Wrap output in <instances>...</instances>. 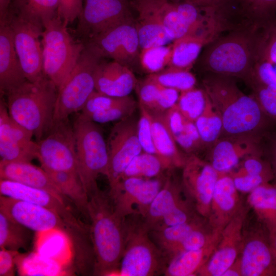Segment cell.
I'll use <instances>...</instances> for the list:
<instances>
[{
  "mask_svg": "<svg viewBox=\"0 0 276 276\" xmlns=\"http://www.w3.org/2000/svg\"><path fill=\"white\" fill-rule=\"evenodd\" d=\"M36 143V158L43 170L78 174L74 131L68 119L54 124Z\"/></svg>",
  "mask_w": 276,
  "mask_h": 276,
  "instance_id": "cell-11",
  "label": "cell"
},
{
  "mask_svg": "<svg viewBox=\"0 0 276 276\" xmlns=\"http://www.w3.org/2000/svg\"><path fill=\"white\" fill-rule=\"evenodd\" d=\"M101 59L85 47L76 64L58 88L53 125L81 111L95 90V71Z\"/></svg>",
  "mask_w": 276,
  "mask_h": 276,
  "instance_id": "cell-8",
  "label": "cell"
},
{
  "mask_svg": "<svg viewBox=\"0 0 276 276\" xmlns=\"http://www.w3.org/2000/svg\"><path fill=\"white\" fill-rule=\"evenodd\" d=\"M252 96L258 101L264 113L276 123V85L252 84Z\"/></svg>",
  "mask_w": 276,
  "mask_h": 276,
  "instance_id": "cell-44",
  "label": "cell"
},
{
  "mask_svg": "<svg viewBox=\"0 0 276 276\" xmlns=\"http://www.w3.org/2000/svg\"><path fill=\"white\" fill-rule=\"evenodd\" d=\"M138 105L140 114L137 124V134L143 151L158 155L153 141L149 112L143 106Z\"/></svg>",
  "mask_w": 276,
  "mask_h": 276,
  "instance_id": "cell-46",
  "label": "cell"
},
{
  "mask_svg": "<svg viewBox=\"0 0 276 276\" xmlns=\"http://www.w3.org/2000/svg\"><path fill=\"white\" fill-rule=\"evenodd\" d=\"M242 205L230 174H219L206 219L209 226L212 231H222Z\"/></svg>",
  "mask_w": 276,
  "mask_h": 276,
  "instance_id": "cell-21",
  "label": "cell"
},
{
  "mask_svg": "<svg viewBox=\"0 0 276 276\" xmlns=\"http://www.w3.org/2000/svg\"><path fill=\"white\" fill-rule=\"evenodd\" d=\"M84 0H58V14L66 25L78 19L83 5Z\"/></svg>",
  "mask_w": 276,
  "mask_h": 276,
  "instance_id": "cell-50",
  "label": "cell"
},
{
  "mask_svg": "<svg viewBox=\"0 0 276 276\" xmlns=\"http://www.w3.org/2000/svg\"><path fill=\"white\" fill-rule=\"evenodd\" d=\"M172 43L142 49L139 63L143 70L149 74L167 68L170 61Z\"/></svg>",
  "mask_w": 276,
  "mask_h": 276,
  "instance_id": "cell-41",
  "label": "cell"
},
{
  "mask_svg": "<svg viewBox=\"0 0 276 276\" xmlns=\"http://www.w3.org/2000/svg\"><path fill=\"white\" fill-rule=\"evenodd\" d=\"M163 86L146 78L137 83L136 88L139 98V105L149 110H152L159 97Z\"/></svg>",
  "mask_w": 276,
  "mask_h": 276,
  "instance_id": "cell-48",
  "label": "cell"
},
{
  "mask_svg": "<svg viewBox=\"0 0 276 276\" xmlns=\"http://www.w3.org/2000/svg\"><path fill=\"white\" fill-rule=\"evenodd\" d=\"M18 250L4 248L0 249V276H13L14 273L15 258Z\"/></svg>",
  "mask_w": 276,
  "mask_h": 276,
  "instance_id": "cell-53",
  "label": "cell"
},
{
  "mask_svg": "<svg viewBox=\"0 0 276 276\" xmlns=\"http://www.w3.org/2000/svg\"><path fill=\"white\" fill-rule=\"evenodd\" d=\"M220 237V235L203 248L184 251L172 257L168 262L164 275H196L214 252Z\"/></svg>",
  "mask_w": 276,
  "mask_h": 276,
  "instance_id": "cell-30",
  "label": "cell"
},
{
  "mask_svg": "<svg viewBox=\"0 0 276 276\" xmlns=\"http://www.w3.org/2000/svg\"><path fill=\"white\" fill-rule=\"evenodd\" d=\"M78 172L88 196L98 188L100 174L107 176L108 155L106 142L96 123L80 113L73 125Z\"/></svg>",
  "mask_w": 276,
  "mask_h": 276,
  "instance_id": "cell-6",
  "label": "cell"
},
{
  "mask_svg": "<svg viewBox=\"0 0 276 276\" xmlns=\"http://www.w3.org/2000/svg\"><path fill=\"white\" fill-rule=\"evenodd\" d=\"M221 28L186 35L173 41L168 67L190 71L198 58L202 48L216 39Z\"/></svg>",
  "mask_w": 276,
  "mask_h": 276,
  "instance_id": "cell-26",
  "label": "cell"
},
{
  "mask_svg": "<svg viewBox=\"0 0 276 276\" xmlns=\"http://www.w3.org/2000/svg\"><path fill=\"white\" fill-rule=\"evenodd\" d=\"M27 80L6 20L0 21V91L6 94Z\"/></svg>",
  "mask_w": 276,
  "mask_h": 276,
  "instance_id": "cell-23",
  "label": "cell"
},
{
  "mask_svg": "<svg viewBox=\"0 0 276 276\" xmlns=\"http://www.w3.org/2000/svg\"><path fill=\"white\" fill-rule=\"evenodd\" d=\"M162 26L173 41L191 35L183 23L175 3L169 0H151Z\"/></svg>",
  "mask_w": 276,
  "mask_h": 276,
  "instance_id": "cell-36",
  "label": "cell"
},
{
  "mask_svg": "<svg viewBox=\"0 0 276 276\" xmlns=\"http://www.w3.org/2000/svg\"><path fill=\"white\" fill-rule=\"evenodd\" d=\"M208 45L198 61L203 69L248 82L253 62L254 38L253 40L237 33L215 40Z\"/></svg>",
  "mask_w": 276,
  "mask_h": 276,
  "instance_id": "cell-7",
  "label": "cell"
},
{
  "mask_svg": "<svg viewBox=\"0 0 276 276\" xmlns=\"http://www.w3.org/2000/svg\"><path fill=\"white\" fill-rule=\"evenodd\" d=\"M125 97H112L95 90L87 100L80 114L88 117L94 113L106 110L120 103Z\"/></svg>",
  "mask_w": 276,
  "mask_h": 276,
  "instance_id": "cell-47",
  "label": "cell"
},
{
  "mask_svg": "<svg viewBox=\"0 0 276 276\" xmlns=\"http://www.w3.org/2000/svg\"><path fill=\"white\" fill-rule=\"evenodd\" d=\"M58 15L43 25L41 44L42 71L57 89L76 64L84 43L76 40Z\"/></svg>",
  "mask_w": 276,
  "mask_h": 276,
  "instance_id": "cell-5",
  "label": "cell"
},
{
  "mask_svg": "<svg viewBox=\"0 0 276 276\" xmlns=\"http://www.w3.org/2000/svg\"><path fill=\"white\" fill-rule=\"evenodd\" d=\"M103 59L95 71V90L116 97L129 96L138 83L130 68L114 60Z\"/></svg>",
  "mask_w": 276,
  "mask_h": 276,
  "instance_id": "cell-22",
  "label": "cell"
},
{
  "mask_svg": "<svg viewBox=\"0 0 276 276\" xmlns=\"http://www.w3.org/2000/svg\"><path fill=\"white\" fill-rule=\"evenodd\" d=\"M173 169L167 161L158 155L142 151L131 161L121 179L131 177L157 178L164 176V172Z\"/></svg>",
  "mask_w": 276,
  "mask_h": 276,
  "instance_id": "cell-34",
  "label": "cell"
},
{
  "mask_svg": "<svg viewBox=\"0 0 276 276\" xmlns=\"http://www.w3.org/2000/svg\"><path fill=\"white\" fill-rule=\"evenodd\" d=\"M198 216L191 202L186 198L166 214L151 231L183 223Z\"/></svg>",
  "mask_w": 276,
  "mask_h": 276,
  "instance_id": "cell-43",
  "label": "cell"
},
{
  "mask_svg": "<svg viewBox=\"0 0 276 276\" xmlns=\"http://www.w3.org/2000/svg\"><path fill=\"white\" fill-rule=\"evenodd\" d=\"M239 259L242 276H276V258L266 227L245 231Z\"/></svg>",
  "mask_w": 276,
  "mask_h": 276,
  "instance_id": "cell-17",
  "label": "cell"
},
{
  "mask_svg": "<svg viewBox=\"0 0 276 276\" xmlns=\"http://www.w3.org/2000/svg\"><path fill=\"white\" fill-rule=\"evenodd\" d=\"M222 276H242L240 263L238 258L236 261L224 272Z\"/></svg>",
  "mask_w": 276,
  "mask_h": 276,
  "instance_id": "cell-56",
  "label": "cell"
},
{
  "mask_svg": "<svg viewBox=\"0 0 276 276\" xmlns=\"http://www.w3.org/2000/svg\"><path fill=\"white\" fill-rule=\"evenodd\" d=\"M147 78L168 88H172L180 92L195 87L196 79L188 70L167 67L156 73L149 74Z\"/></svg>",
  "mask_w": 276,
  "mask_h": 276,
  "instance_id": "cell-39",
  "label": "cell"
},
{
  "mask_svg": "<svg viewBox=\"0 0 276 276\" xmlns=\"http://www.w3.org/2000/svg\"><path fill=\"white\" fill-rule=\"evenodd\" d=\"M261 22L262 32L254 38L253 63L276 76V18Z\"/></svg>",
  "mask_w": 276,
  "mask_h": 276,
  "instance_id": "cell-31",
  "label": "cell"
},
{
  "mask_svg": "<svg viewBox=\"0 0 276 276\" xmlns=\"http://www.w3.org/2000/svg\"><path fill=\"white\" fill-rule=\"evenodd\" d=\"M167 176L150 179L131 177L120 179L110 188L109 193L117 215L123 219L136 215L144 217Z\"/></svg>",
  "mask_w": 276,
  "mask_h": 276,
  "instance_id": "cell-12",
  "label": "cell"
},
{
  "mask_svg": "<svg viewBox=\"0 0 276 276\" xmlns=\"http://www.w3.org/2000/svg\"><path fill=\"white\" fill-rule=\"evenodd\" d=\"M130 5L137 13L135 24L141 50L173 41L164 29L151 0H132Z\"/></svg>",
  "mask_w": 276,
  "mask_h": 276,
  "instance_id": "cell-24",
  "label": "cell"
},
{
  "mask_svg": "<svg viewBox=\"0 0 276 276\" xmlns=\"http://www.w3.org/2000/svg\"><path fill=\"white\" fill-rule=\"evenodd\" d=\"M57 93L56 85L46 77L36 82L27 80L6 94L9 114L38 141L53 126Z\"/></svg>",
  "mask_w": 276,
  "mask_h": 276,
  "instance_id": "cell-3",
  "label": "cell"
},
{
  "mask_svg": "<svg viewBox=\"0 0 276 276\" xmlns=\"http://www.w3.org/2000/svg\"><path fill=\"white\" fill-rule=\"evenodd\" d=\"M249 208L243 204L221 232L217 246L196 275L222 276L237 259L241 251L243 232Z\"/></svg>",
  "mask_w": 276,
  "mask_h": 276,
  "instance_id": "cell-16",
  "label": "cell"
},
{
  "mask_svg": "<svg viewBox=\"0 0 276 276\" xmlns=\"http://www.w3.org/2000/svg\"><path fill=\"white\" fill-rule=\"evenodd\" d=\"M148 110L151 118L153 141L158 156L167 161L173 169L182 168L187 156L179 150L166 122L164 113Z\"/></svg>",
  "mask_w": 276,
  "mask_h": 276,
  "instance_id": "cell-28",
  "label": "cell"
},
{
  "mask_svg": "<svg viewBox=\"0 0 276 276\" xmlns=\"http://www.w3.org/2000/svg\"><path fill=\"white\" fill-rule=\"evenodd\" d=\"M242 1L243 4V6L244 7H245L246 6H247L253 0H242Z\"/></svg>",
  "mask_w": 276,
  "mask_h": 276,
  "instance_id": "cell-59",
  "label": "cell"
},
{
  "mask_svg": "<svg viewBox=\"0 0 276 276\" xmlns=\"http://www.w3.org/2000/svg\"><path fill=\"white\" fill-rule=\"evenodd\" d=\"M267 155L274 175L273 181L276 182V133L271 137Z\"/></svg>",
  "mask_w": 276,
  "mask_h": 276,
  "instance_id": "cell-55",
  "label": "cell"
},
{
  "mask_svg": "<svg viewBox=\"0 0 276 276\" xmlns=\"http://www.w3.org/2000/svg\"><path fill=\"white\" fill-rule=\"evenodd\" d=\"M262 138L254 134L221 136L210 146L208 162L219 174L229 173L244 158L265 153Z\"/></svg>",
  "mask_w": 276,
  "mask_h": 276,
  "instance_id": "cell-18",
  "label": "cell"
},
{
  "mask_svg": "<svg viewBox=\"0 0 276 276\" xmlns=\"http://www.w3.org/2000/svg\"><path fill=\"white\" fill-rule=\"evenodd\" d=\"M132 18L128 0H84L76 30L83 43L96 35Z\"/></svg>",
  "mask_w": 276,
  "mask_h": 276,
  "instance_id": "cell-15",
  "label": "cell"
},
{
  "mask_svg": "<svg viewBox=\"0 0 276 276\" xmlns=\"http://www.w3.org/2000/svg\"><path fill=\"white\" fill-rule=\"evenodd\" d=\"M137 124L131 116L119 121L110 132L106 142L108 155L106 177L110 188L121 179L133 158L143 151L137 137Z\"/></svg>",
  "mask_w": 276,
  "mask_h": 276,
  "instance_id": "cell-14",
  "label": "cell"
},
{
  "mask_svg": "<svg viewBox=\"0 0 276 276\" xmlns=\"http://www.w3.org/2000/svg\"><path fill=\"white\" fill-rule=\"evenodd\" d=\"M84 43L85 48L102 59L110 58L129 68L139 62L141 48L133 17L111 27Z\"/></svg>",
  "mask_w": 276,
  "mask_h": 276,
  "instance_id": "cell-9",
  "label": "cell"
},
{
  "mask_svg": "<svg viewBox=\"0 0 276 276\" xmlns=\"http://www.w3.org/2000/svg\"><path fill=\"white\" fill-rule=\"evenodd\" d=\"M45 171L64 196L71 199L88 217V196L79 175L67 172Z\"/></svg>",
  "mask_w": 276,
  "mask_h": 276,
  "instance_id": "cell-33",
  "label": "cell"
},
{
  "mask_svg": "<svg viewBox=\"0 0 276 276\" xmlns=\"http://www.w3.org/2000/svg\"><path fill=\"white\" fill-rule=\"evenodd\" d=\"M4 20L7 21L11 31L15 49L26 79L36 82L42 79L45 77L42 71V25L24 18L10 9Z\"/></svg>",
  "mask_w": 276,
  "mask_h": 276,
  "instance_id": "cell-10",
  "label": "cell"
},
{
  "mask_svg": "<svg viewBox=\"0 0 276 276\" xmlns=\"http://www.w3.org/2000/svg\"><path fill=\"white\" fill-rule=\"evenodd\" d=\"M175 3H188L201 7L214 9L223 15L229 7L232 0H169Z\"/></svg>",
  "mask_w": 276,
  "mask_h": 276,
  "instance_id": "cell-54",
  "label": "cell"
},
{
  "mask_svg": "<svg viewBox=\"0 0 276 276\" xmlns=\"http://www.w3.org/2000/svg\"><path fill=\"white\" fill-rule=\"evenodd\" d=\"M125 227L124 250L116 275H164L167 259L150 237L142 216L136 215L127 217Z\"/></svg>",
  "mask_w": 276,
  "mask_h": 276,
  "instance_id": "cell-4",
  "label": "cell"
},
{
  "mask_svg": "<svg viewBox=\"0 0 276 276\" xmlns=\"http://www.w3.org/2000/svg\"><path fill=\"white\" fill-rule=\"evenodd\" d=\"M244 8L249 13L262 21L274 17L276 0H253Z\"/></svg>",
  "mask_w": 276,
  "mask_h": 276,
  "instance_id": "cell-51",
  "label": "cell"
},
{
  "mask_svg": "<svg viewBox=\"0 0 276 276\" xmlns=\"http://www.w3.org/2000/svg\"><path fill=\"white\" fill-rule=\"evenodd\" d=\"M234 185L239 192L249 194L259 186L273 180L270 177L239 173L232 171L229 173Z\"/></svg>",
  "mask_w": 276,
  "mask_h": 276,
  "instance_id": "cell-49",
  "label": "cell"
},
{
  "mask_svg": "<svg viewBox=\"0 0 276 276\" xmlns=\"http://www.w3.org/2000/svg\"><path fill=\"white\" fill-rule=\"evenodd\" d=\"M12 0H0V21L7 15Z\"/></svg>",
  "mask_w": 276,
  "mask_h": 276,
  "instance_id": "cell-57",
  "label": "cell"
},
{
  "mask_svg": "<svg viewBox=\"0 0 276 276\" xmlns=\"http://www.w3.org/2000/svg\"><path fill=\"white\" fill-rule=\"evenodd\" d=\"M269 233L271 245L276 258V231Z\"/></svg>",
  "mask_w": 276,
  "mask_h": 276,
  "instance_id": "cell-58",
  "label": "cell"
},
{
  "mask_svg": "<svg viewBox=\"0 0 276 276\" xmlns=\"http://www.w3.org/2000/svg\"><path fill=\"white\" fill-rule=\"evenodd\" d=\"M180 93L175 89L163 86L154 107L150 111L165 112L176 104Z\"/></svg>",
  "mask_w": 276,
  "mask_h": 276,
  "instance_id": "cell-52",
  "label": "cell"
},
{
  "mask_svg": "<svg viewBox=\"0 0 276 276\" xmlns=\"http://www.w3.org/2000/svg\"><path fill=\"white\" fill-rule=\"evenodd\" d=\"M265 154H255L244 158L232 171L251 175L267 176L274 179L271 165L267 157H263Z\"/></svg>",
  "mask_w": 276,
  "mask_h": 276,
  "instance_id": "cell-45",
  "label": "cell"
},
{
  "mask_svg": "<svg viewBox=\"0 0 276 276\" xmlns=\"http://www.w3.org/2000/svg\"><path fill=\"white\" fill-rule=\"evenodd\" d=\"M247 205L268 232L276 231V182L265 183L248 194Z\"/></svg>",
  "mask_w": 276,
  "mask_h": 276,
  "instance_id": "cell-29",
  "label": "cell"
},
{
  "mask_svg": "<svg viewBox=\"0 0 276 276\" xmlns=\"http://www.w3.org/2000/svg\"><path fill=\"white\" fill-rule=\"evenodd\" d=\"M0 212L32 231L56 229L68 232L71 227L54 212L43 206L1 195Z\"/></svg>",
  "mask_w": 276,
  "mask_h": 276,
  "instance_id": "cell-19",
  "label": "cell"
},
{
  "mask_svg": "<svg viewBox=\"0 0 276 276\" xmlns=\"http://www.w3.org/2000/svg\"><path fill=\"white\" fill-rule=\"evenodd\" d=\"M182 169L181 185L183 193L196 212L207 219L219 174L208 161L194 154L187 156Z\"/></svg>",
  "mask_w": 276,
  "mask_h": 276,
  "instance_id": "cell-13",
  "label": "cell"
},
{
  "mask_svg": "<svg viewBox=\"0 0 276 276\" xmlns=\"http://www.w3.org/2000/svg\"><path fill=\"white\" fill-rule=\"evenodd\" d=\"M90 236L95 256L94 274L117 273L124 250L125 219L116 213L109 195L99 188L88 195Z\"/></svg>",
  "mask_w": 276,
  "mask_h": 276,
  "instance_id": "cell-2",
  "label": "cell"
},
{
  "mask_svg": "<svg viewBox=\"0 0 276 276\" xmlns=\"http://www.w3.org/2000/svg\"><path fill=\"white\" fill-rule=\"evenodd\" d=\"M169 171L165 181L151 203L146 215L142 217L144 224L150 232L163 217L184 199L181 182L171 176Z\"/></svg>",
  "mask_w": 276,
  "mask_h": 276,
  "instance_id": "cell-27",
  "label": "cell"
},
{
  "mask_svg": "<svg viewBox=\"0 0 276 276\" xmlns=\"http://www.w3.org/2000/svg\"><path fill=\"white\" fill-rule=\"evenodd\" d=\"M137 105V104L135 100L132 97L128 96L125 97L120 103L108 109L94 113L85 117L96 123H106L120 121L132 116Z\"/></svg>",
  "mask_w": 276,
  "mask_h": 276,
  "instance_id": "cell-42",
  "label": "cell"
},
{
  "mask_svg": "<svg viewBox=\"0 0 276 276\" xmlns=\"http://www.w3.org/2000/svg\"><path fill=\"white\" fill-rule=\"evenodd\" d=\"M204 146H211L222 135L223 122L209 96L205 108L194 122Z\"/></svg>",
  "mask_w": 276,
  "mask_h": 276,
  "instance_id": "cell-38",
  "label": "cell"
},
{
  "mask_svg": "<svg viewBox=\"0 0 276 276\" xmlns=\"http://www.w3.org/2000/svg\"><path fill=\"white\" fill-rule=\"evenodd\" d=\"M58 0H12L9 7L16 15L43 25L58 15Z\"/></svg>",
  "mask_w": 276,
  "mask_h": 276,
  "instance_id": "cell-35",
  "label": "cell"
},
{
  "mask_svg": "<svg viewBox=\"0 0 276 276\" xmlns=\"http://www.w3.org/2000/svg\"><path fill=\"white\" fill-rule=\"evenodd\" d=\"M204 89L223 122L221 136H263L272 122L256 98L243 93L232 77L211 74L203 81Z\"/></svg>",
  "mask_w": 276,
  "mask_h": 276,
  "instance_id": "cell-1",
  "label": "cell"
},
{
  "mask_svg": "<svg viewBox=\"0 0 276 276\" xmlns=\"http://www.w3.org/2000/svg\"><path fill=\"white\" fill-rule=\"evenodd\" d=\"M0 178L44 190L64 201L66 198L46 171L31 162L1 160Z\"/></svg>",
  "mask_w": 276,
  "mask_h": 276,
  "instance_id": "cell-25",
  "label": "cell"
},
{
  "mask_svg": "<svg viewBox=\"0 0 276 276\" xmlns=\"http://www.w3.org/2000/svg\"><path fill=\"white\" fill-rule=\"evenodd\" d=\"M208 224L200 216L179 224L163 227L149 232L154 243L165 254L169 250L180 243L194 230Z\"/></svg>",
  "mask_w": 276,
  "mask_h": 276,
  "instance_id": "cell-32",
  "label": "cell"
},
{
  "mask_svg": "<svg viewBox=\"0 0 276 276\" xmlns=\"http://www.w3.org/2000/svg\"><path fill=\"white\" fill-rule=\"evenodd\" d=\"M208 98L204 89L195 87L180 92L176 106L185 118L195 122L203 112Z\"/></svg>",
  "mask_w": 276,
  "mask_h": 276,
  "instance_id": "cell-40",
  "label": "cell"
},
{
  "mask_svg": "<svg viewBox=\"0 0 276 276\" xmlns=\"http://www.w3.org/2000/svg\"><path fill=\"white\" fill-rule=\"evenodd\" d=\"M0 193L3 195L46 208L56 214L71 227L84 234L88 229L78 220L65 203L52 193L13 181L1 179Z\"/></svg>",
  "mask_w": 276,
  "mask_h": 276,
  "instance_id": "cell-20",
  "label": "cell"
},
{
  "mask_svg": "<svg viewBox=\"0 0 276 276\" xmlns=\"http://www.w3.org/2000/svg\"><path fill=\"white\" fill-rule=\"evenodd\" d=\"M30 229L0 212V248L18 250L26 248L31 240Z\"/></svg>",
  "mask_w": 276,
  "mask_h": 276,
  "instance_id": "cell-37",
  "label": "cell"
}]
</instances>
